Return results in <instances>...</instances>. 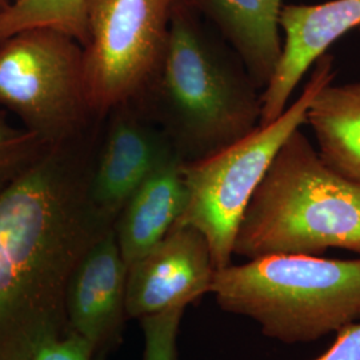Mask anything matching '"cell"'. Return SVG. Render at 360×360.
Returning <instances> with one entry per match:
<instances>
[{"label":"cell","instance_id":"obj_1","mask_svg":"<svg viewBox=\"0 0 360 360\" xmlns=\"http://www.w3.org/2000/svg\"><path fill=\"white\" fill-rule=\"evenodd\" d=\"M91 132L50 147L0 193V360H31L68 331L65 291L114 221L92 202Z\"/></svg>","mask_w":360,"mask_h":360},{"label":"cell","instance_id":"obj_2","mask_svg":"<svg viewBox=\"0 0 360 360\" xmlns=\"http://www.w3.org/2000/svg\"><path fill=\"white\" fill-rule=\"evenodd\" d=\"M262 92L231 47L210 38L181 0L163 60L138 101L150 99L146 114L190 163L252 134L260 126Z\"/></svg>","mask_w":360,"mask_h":360},{"label":"cell","instance_id":"obj_3","mask_svg":"<svg viewBox=\"0 0 360 360\" xmlns=\"http://www.w3.org/2000/svg\"><path fill=\"white\" fill-rule=\"evenodd\" d=\"M360 254V186L328 167L297 129L271 160L238 227L233 255Z\"/></svg>","mask_w":360,"mask_h":360},{"label":"cell","instance_id":"obj_4","mask_svg":"<svg viewBox=\"0 0 360 360\" xmlns=\"http://www.w3.org/2000/svg\"><path fill=\"white\" fill-rule=\"evenodd\" d=\"M219 307L283 343H309L360 319L359 259L275 255L215 271Z\"/></svg>","mask_w":360,"mask_h":360},{"label":"cell","instance_id":"obj_5","mask_svg":"<svg viewBox=\"0 0 360 360\" xmlns=\"http://www.w3.org/2000/svg\"><path fill=\"white\" fill-rule=\"evenodd\" d=\"M295 102L267 126L202 160L183 163L186 207L176 224L190 226L206 238L217 270L231 264L233 243L245 208L271 160L284 141L306 124L309 104L334 82V56L322 55Z\"/></svg>","mask_w":360,"mask_h":360},{"label":"cell","instance_id":"obj_6","mask_svg":"<svg viewBox=\"0 0 360 360\" xmlns=\"http://www.w3.org/2000/svg\"><path fill=\"white\" fill-rule=\"evenodd\" d=\"M0 105L50 147L87 135L98 117L89 99L83 46L49 27L3 40Z\"/></svg>","mask_w":360,"mask_h":360},{"label":"cell","instance_id":"obj_7","mask_svg":"<svg viewBox=\"0 0 360 360\" xmlns=\"http://www.w3.org/2000/svg\"><path fill=\"white\" fill-rule=\"evenodd\" d=\"M181 0H87L84 74L98 119L136 102L163 60Z\"/></svg>","mask_w":360,"mask_h":360},{"label":"cell","instance_id":"obj_8","mask_svg":"<svg viewBox=\"0 0 360 360\" xmlns=\"http://www.w3.org/2000/svg\"><path fill=\"white\" fill-rule=\"evenodd\" d=\"M215 271L206 238L193 227L175 224L159 245L129 266L127 316L141 321L186 309L211 292Z\"/></svg>","mask_w":360,"mask_h":360},{"label":"cell","instance_id":"obj_9","mask_svg":"<svg viewBox=\"0 0 360 360\" xmlns=\"http://www.w3.org/2000/svg\"><path fill=\"white\" fill-rule=\"evenodd\" d=\"M108 115L103 146L92 167L90 193L96 208L115 223L132 193L176 154L163 131L135 102Z\"/></svg>","mask_w":360,"mask_h":360},{"label":"cell","instance_id":"obj_10","mask_svg":"<svg viewBox=\"0 0 360 360\" xmlns=\"http://www.w3.org/2000/svg\"><path fill=\"white\" fill-rule=\"evenodd\" d=\"M126 266L114 227L91 245L72 271L65 291L68 330L86 338L102 358L120 343L127 316Z\"/></svg>","mask_w":360,"mask_h":360},{"label":"cell","instance_id":"obj_11","mask_svg":"<svg viewBox=\"0 0 360 360\" xmlns=\"http://www.w3.org/2000/svg\"><path fill=\"white\" fill-rule=\"evenodd\" d=\"M282 55L262 92L260 126L283 114L296 86L338 39L360 27V0L284 4L279 19Z\"/></svg>","mask_w":360,"mask_h":360},{"label":"cell","instance_id":"obj_12","mask_svg":"<svg viewBox=\"0 0 360 360\" xmlns=\"http://www.w3.org/2000/svg\"><path fill=\"white\" fill-rule=\"evenodd\" d=\"M183 160L172 155L129 196L115 223L116 242L129 267L159 245L178 223L187 200Z\"/></svg>","mask_w":360,"mask_h":360},{"label":"cell","instance_id":"obj_13","mask_svg":"<svg viewBox=\"0 0 360 360\" xmlns=\"http://www.w3.org/2000/svg\"><path fill=\"white\" fill-rule=\"evenodd\" d=\"M184 1L215 26L257 87L264 90L282 55L283 40L279 19L283 0Z\"/></svg>","mask_w":360,"mask_h":360},{"label":"cell","instance_id":"obj_14","mask_svg":"<svg viewBox=\"0 0 360 360\" xmlns=\"http://www.w3.org/2000/svg\"><path fill=\"white\" fill-rule=\"evenodd\" d=\"M328 167L360 186V80L324 86L306 114Z\"/></svg>","mask_w":360,"mask_h":360},{"label":"cell","instance_id":"obj_15","mask_svg":"<svg viewBox=\"0 0 360 360\" xmlns=\"http://www.w3.org/2000/svg\"><path fill=\"white\" fill-rule=\"evenodd\" d=\"M86 4L87 0H13L0 10V43L23 30L49 27L77 39L84 47Z\"/></svg>","mask_w":360,"mask_h":360},{"label":"cell","instance_id":"obj_16","mask_svg":"<svg viewBox=\"0 0 360 360\" xmlns=\"http://www.w3.org/2000/svg\"><path fill=\"white\" fill-rule=\"evenodd\" d=\"M49 148L38 135L13 126L6 111H0V193L34 167Z\"/></svg>","mask_w":360,"mask_h":360},{"label":"cell","instance_id":"obj_17","mask_svg":"<svg viewBox=\"0 0 360 360\" xmlns=\"http://www.w3.org/2000/svg\"><path fill=\"white\" fill-rule=\"evenodd\" d=\"M184 309H171L141 319L143 360H178V334Z\"/></svg>","mask_w":360,"mask_h":360},{"label":"cell","instance_id":"obj_18","mask_svg":"<svg viewBox=\"0 0 360 360\" xmlns=\"http://www.w3.org/2000/svg\"><path fill=\"white\" fill-rule=\"evenodd\" d=\"M95 356L90 342L68 330L65 335L41 345L31 360H94Z\"/></svg>","mask_w":360,"mask_h":360},{"label":"cell","instance_id":"obj_19","mask_svg":"<svg viewBox=\"0 0 360 360\" xmlns=\"http://www.w3.org/2000/svg\"><path fill=\"white\" fill-rule=\"evenodd\" d=\"M314 360H360V323L339 330L333 346Z\"/></svg>","mask_w":360,"mask_h":360},{"label":"cell","instance_id":"obj_20","mask_svg":"<svg viewBox=\"0 0 360 360\" xmlns=\"http://www.w3.org/2000/svg\"><path fill=\"white\" fill-rule=\"evenodd\" d=\"M10 3L11 0H0V10H4Z\"/></svg>","mask_w":360,"mask_h":360},{"label":"cell","instance_id":"obj_21","mask_svg":"<svg viewBox=\"0 0 360 360\" xmlns=\"http://www.w3.org/2000/svg\"><path fill=\"white\" fill-rule=\"evenodd\" d=\"M358 32H359V34H360V27H359V28H358Z\"/></svg>","mask_w":360,"mask_h":360},{"label":"cell","instance_id":"obj_22","mask_svg":"<svg viewBox=\"0 0 360 360\" xmlns=\"http://www.w3.org/2000/svg\"><path fill=\"white\" fill-rule=\"evenodd\" d=\"M11 1H13V0H11Z\"/></svg>","mask_w":360,"mask_h":360}]
</instances>
